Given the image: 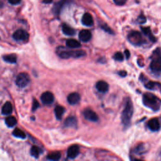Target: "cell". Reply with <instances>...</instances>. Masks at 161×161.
<instances>
[{
  "label": "cell",
  "mask_w": 161,
  "mask_h": 161,
  "mask_svg": "<svg viewBox=\"0 0 161 161\" xmlns=\"http://www.w3.org/2000/svg\"><path fill=\"white\" fill-rule=\"evenodd\" d=\"M133 113V107L132 102L130 99L126 101L124 108L122 111V116H121V120L123 127L126 129L129 127L131 123V120Z\"/></svg>",
  "instance_id": "1"
},
{
  "label": "cell",
  "mask_w": 161,
  "mask_h": 161,
  "mask_svg": "<svg viewBox=\"0 0 161 161\" xmlns=\"http://www.w3.org/2000/svg\"><path fill=\"white\" fill-rule=\"evenodd\" d=\"M143 104L153 111H158L161 107V99L152 93H146L143 95Z\"/></svg>",
  "instance_id": "2"
},
{
  "label": "cell",
  "mask_w": 161,
  "mask_h": 161,
  "mask_svg": "<svg viewBox=\"0 0 161 161\" xmlns=\"http://www.w3.org/2000/svg\"><path fill=\"white\" fill-rule=\"evenodd\" d=\"M57 53L59 56L62 59H69L70 57L80 58L84 57L86 54L83 50H70L64 47H59L57 49Z\"/></svg>",
  "instance_id": "3"
},
{
  "label": "cell",
  "mask_w": 161,
  "mask_h": 161,
  "mask_svg": "<svg viewBox=\"0 0 161 161\" xmlns=\"http://www.w3.org/2000/svg\"><path fill=\"white\" fill-rule=\"evenodd\" d=\"M150 69L154 74H159L161 73V50L157 48L154 50L151 57Z\"/></svg>",
  "instance_id": "4"
},
{
  "label": "cell",
  "mask_w": 161,
  "mask_h": 161,
  "mask_svg": "<svg viewBox=\"0 0 161 161\" xmlns=\"http://www.w3.org/2000/svg\"><path fill=\"white\" fill-rule=\"evenodd\" d=\"M128 41L133 45H143L145 41L142 34L137 31H133L130 33L128 35Z\"/></svg>",
  "instance_id": "5"
},
{
  "label": "cell",
  "mask_w": 161,
  "mask_h": 161,
  "mask_svg": "<svg viewBox=\"0 0 161 161\" xmlns=\"http://www.w3.org/2000/svg\"><path fill=\"white\" fill-rule=\"evenodd\" d=\"M30 77L28 74L22 73L19 74L15 80V83L20 88H24L30 83Z\"/></svg>",
  "instance_id": "6"
},
{
  "label": "cell",
  "mask_w": 161,
  "mask_h": 161,
  "mask_svg": "<svg viewBox=\"0 0 161 161\" xmlns=\"http://www.w3.org/2000/svg\"><path fill=\"white\" fill-rule=\"evenodd\" d=\"M83 116L86 120H87L90 122H96L98 120V116L94 111L91 109L86 108L84 110Z\"/></svg>",
  "instance_id": "7"
},
{
  "label": "cell",
  "mask_w": 161,
  "mask_h": 161,
  "mask_svg": "<svg viewBox=\"0 0 161 161\" xmlns=\"http://www.w3.org/2000/svg\"><path fill=\"white\" fill-rule=\"evenodd\" d=\"M13 37L17 41H26L28 39L29 34L25 30L19 29L13 33Z\"/></svg>",
  "instance_id": "8"
},
{
  "label": "cell",
  "mask_w": 161,
  "mask_h": 161,
  "mask_svg": "<svg viewBox=\"0 0 161 161\" xmlns=\"http://www.w3.org/2000/svg\"><path fill=\"white\" fill-rule=\"evenodd\" d=\"M71 1L72 0H60V1L57 2L56 4H55L52 9V11L54 15H59L60 12H61L62 8L65 6V5L70 3Z\"/></svg>",
  "instance_id": "9"
},
{
  "label": "cell",
  "mask_w": 161,
  "mask_h": 161,
  "mask_svg": "<svg viewBox=\"0 0 161 161\" xmlns=\"http://www.w3.org/2000/svg\"><path fill=\"white\" fill-rule=\"evenodd\" d=\"M79 154V147L77 145H73L70 146L67 149V156L70 159H74L77 157Z\"/></svg>",
  "instance_id": "10"
},
{
  "label": "cell",
  "mask_w": 161,
  "mask_h": 161,
  "mask_svg": "<svg viewBox=\"0 0 161 161\" xmlns=\"http://www.w3.org/2000/svg\"><path fill=\"white\" fill-rule=\"evenodd\" d=\"M40 99H41L42 102L44 104H50L54 102V94L52 93L47 91V92L44 93L42 94L41 97H40Z\"/></svg>",
  "instance_id": "11"
},
{
  "label": "cell",
  "mask_w": 161,
  "mask_h": 161,
  "mask_svg": "<svg viewBox=\"0 0 161 161\" xmlns=\"http://www.w3.org/2000/svg\"><path fill=\"white\" fill-rule=\"evenodd\" d=\"M147 127L152 132H157L160 127L159 120L156 118L150 120L147 123Z\"/></svg>",
  "instance_id": "12"
},
{
  "label": "cell",
  "mask_w": 161,
  "mask_h": 161,
  "mask_svg": "<svg viewBox=\"0 0 161 161\" xmlns=\"http://www.w3.org/2000/svg\"><path fill=\"white\" fill-rule=\"evenodd\" d=\"M92 33L88 30H82L79 33V38L83 42H88L91 39Z\"/></svg>",
  "instance_id": "13"
},
{
  "label": "cell",
  "mask_w": 161,
  "mask_h": 161,
  "mask_svg": "<svg viewBox=\"0 0 161 161\" xmlns=\"http://www.w3.org/2000/svg\"><path fill=\"white\" fill-rule=\"evenodd\" d=\"M64 125L67 128H76L78 126L77 118L74 116H70L65 120Z\"/></svg>",
  "instance_id": "14"
},
{
  "label": "cell",
  "mask_w": 161,
  "mask_h": 161,
  "mask_svg": "<svg viewBox=\"0 0 161 161\" xmlns=\"http://www.w3.org/2000/svg\"><path fill=\"white\" fill-rule=\"evenodd\" d=\"M96 88L100 93H107L109 89V85L108 84L104 81V80H99L97 83L96 84Z\"/></svg>",
  "instance_id": "15"
},
{
  "label": "cell",
  "mask_w": 161,
  "mask_h": 161,
  "mask_svg": "<svg viewBox=\"0 0 161 161\" xmlns=\"http://www.w3.org/2000/svg\"><path fill=\"white\" fill-rule=\"evenodd\" d=\"M80 96L78 93H72L69 94L67 96V102L71 105L78 104L80 102Z\"/></svg>",
  "instance_id": "16"
},
{
  "label": "cell",
  "mask_w": 161,
  "mask_h": 161,
  "mask_svg": "<svg viewBox=\"0 0 161 161\" xmlns=\"http://www.w3.org/2000/svg\"><path fill=\"white\" fill-rule=\"evenodd\" d=\"M82 23L86 27L92 26L94 22L91 15L89 13H84L82 18Z\"/></svg>",
  "instance_id": "17"
},
{
  "label": "cell",
  "mask_w": 161,
  "mask_h": 161,
  "mask_svg": "<svg viewBox=\"0 0 161 161\" xmlns=\"http://www.w3.org/2000/svg\"><path fill=\"white\" fill-rule=\"evenodd\" d=\"M2 114L4 115H9L12 113L13 112V107L12 103L7 102L5 103L2 108Z\"/></svg>",
  "instance_id": "18"
},
{
  "label": "cell",
  "mask_w": 161,
  "mask_h": 161,
  "mask_svg": "<svg viewBox=\"0 0 161 161\" xmlns=\"http://www.w3.org/2000/svg\"><path fill=\"white\" fill-rule=\"evenodd\" d=\"M55 117H56L57 120H61L62 118V116L65 112V108L62 107V106L58 105L55 108L54 110Z\"/></svg>",
  "instance_id": "19"
},
{
  "label": "cell",
  "mask_w": 161,
  "mask_h": 161,
  "mask_svg": "<svg viewBox=\"0 0 161 161\" xmlns=\"http://www.w3.org/2000/svg\"><path fill=\"white\" fill-rule=\"evenodd\" d=\"M66 45L71 49H77L80 47V44L78 40H75V39H68L66 41Z\"/></svg>",
  "instance_id": "20"
},
{
  "label": "cell",
  "mask_w": 161,
  "mask_h": 161,
  "mask_svg": "<svg viewBox=\"0 0 161 161\" xmlns=\"http://www.w3.org/2000/svg\"><path fill=\"white\" fill-rule=\"evenodd\" d=\"M62 32L65 35H67V36H73L75 33L74 29L65 24L62 25Z\"/></svg>",
  "instance_id": "21"
},
{
  "label": "cell",
  "mask_w": 161,
  "mask_h": 161,
  "mask_svg": "<svg viewBox=\"0 0 161 161\" xmlns=\"http://www.w3.org/2000/svg\"><path fill=\"white\" fill-rule=\"evenodd\" d=\"M147 145H146L145 144L142 143L139 144L137 147L135 149V152L136 154L141 155V154H144L146 152H147Z\"/></svg>",
  "instance_id": "22"
},
{
  "label": "cell",
  "mask_w": 161,
  "mask_h": 161,
  "mask_svg": "<svg viewBox=\"0 0 161 161\" xmlns=\"http://www.w3.org/2000/svg\"><path fill=\"white\" fill-rule=\"evenodd\" d=\"M142 32H144V33L145 35H147V36L149 37V38L151 40V41L154 42H156V38L154 36V35L152 34V32H151L150 28H149V27H142Z\"/></svg>",
  "instance_id": "23"
},
{
  "label": "cell",
  "mask_w": 161,
  "mask_h": 161,
  "mask_svg": "<svg viewBox=\"0 0 161 161\" xmlns=\"http://www.w3.org/2000/svg\"><path fill=\"white\" fill-rule=\"evenodd\" d=\"M3 60L5 62L11 63V64H15L17 62V56L16 55L14 54H10V55H7L3 56Z\"/></svg>",
  "instance_id": "24"
},
{
  "label": "cell",
  "mask_w": 161,
  "mask_h": 161,
  "mask_svg": "<svg viewBox=\"0 0 161 161\" xmlns=\"http://www.w3.org/2000/svg\"><path fill=\"white\" fill-rule=\"evenodd\" d=\"M5 123L8 127H13L17 123V119L13 117H8L5 119Z\"/></svg>",
  "instance_id": "25"
},
{
  "label": "cell",
  "mask_w": 161,
  "mask_h": 161,
  "mask_svg": "<svg viewBox=\"0 0 161 161\" xmlns=\"http://www.w3.org/2000/svg\"><path fill=\"white\" fill-rule=\"evenodd\" d=\"M40 153H41V150L35 145L32 146L31 149H30V154L35 158H38Z\"/></svg>",
  "instance_id": "26"
},
{
  "label": "cell",
  "mask_w": 161,
  "mask_h": 161,
  "mask_svg": "<svg viewBox=\"0 0 161 161\" xmlns=\"http://www.w3.org/2000/svg\"><path fill=\"white\" fill-rule=\"evenodd\" d=\"M13 135L14 137L19 139H24L26 138V135H25V133L22 130H20L19 128H15L13 132Z\"/></svg>",
  "instance_id": "27"
},
{
  "label": "cell",
  "mask_w": 161,
  "mask_h": 161,
  "mask_svg": "<svg viewBox=\"0 0 161 161\" xmlns=\"http://www.w3.org/2000/svg\"><path fill=\"white\" fill-rule=\"evenodd\" d=\"M61 157V154L59 152H54L47 155V159L50 160H59Z\"/></svg>",
  "instance_id": "28"
},
{
  "label": "cell",
  "mask_w": 161,
  "mask_h": 161,
  "mask_svg": "<svg viewBox=\"0 0 161 161\" xmlns=\"http://www.w3.org/2000/svg\"><path fill=\"white\" fill-rule=\"evenodd\" d=\"M113 58L115 60H117V61H123L124 56H123V54L122 52H118L114 54Z\"/></svg>",
  "instance_id": "29"
},
{
  "label": "cell",
  "mask_w": 161,
  "mask_h": 161,
  "mask_svg": "<svg viewBox=\"0 0 161 161\" xmlns=\"http://www.w3.org/2000/svg\"><path fill=\"white\" fill-rule=\"evenodd\" d=\"M155 83L152 81H149L147 84H145V87L149 89H155Z\"/></svg>",
  "instance_id": "30"
},
{
  "label": "cell",
  "mask_w": 161,
  "mask_h": 161,
  "mask_svg": "<svg viewBox=\"0 0 161 161\" xmlns=\"http://www.w3.org/2000/svg\"><path fill=\"white\" fill-rule=\"evenodd\" d=\"M102 28L103 30H104L105 32H107V33H110V34H113V30L111 29L108 25H102Z\"/></svg>",
  "instance_id": "31"
},
{
  "label": "cell",
  "mask_w": 161,
  "mask_h": 161,
  "mask_svg": "<svg viewBox=\"0 0 161 161\" xmlns=\"http://www.w3.org/2000/svg\"><path fill=\"white\" fill-rule=\"evenodd\" d=\"M39 103L37 102V100L34 99L33 102V106H32V111L33 112H35L37 110V108H39Z\"/></svg>",
  "instance_id": "32"
},
{
  "label": "cell",
  "mask_w": 161,
  "mask_h": 161,
  "mask_svg": "<svg viewBox=\"0 0 161 161\" xmlns=\"http://www.w3.org/2000/svg\"><path fill=\"white\" fill-rule=\"evenodd\" d=\"M138 22L139 23L141 24L145 23L146 22V18L145 17V16H144V15H140V16H139L138 18Z\"/></svg>",
  "instance_id": "33"
},
{
  "label": "cell",
  "mask_w": 161,
  "mask_h": 161,
  "mask_svg": "<svg viewBox=\"0 0 161 161\" xmlns=\"http://www.w3.org/2000/svg\"><path fill=\"white\" fill-rule=\"evenodd\" d=\"M113 1L116 4L120 5V6H121V5L125 4V3L127 2V0H113Z\"/></svg>",
  "instance_id": "34"
},
{
  "label": "cell",
  "mask_w": 161,
  "mask_h": 161,
  "mask_svg": "<svg viewBox=\"0 0 161 161\" xmlns=\"http://www.w3.org/2000/svg\"><path fill=\"white\" fill-rule=\"evenodd\" d=\"M9 3H10L11 4L13 5H16V4H18L21 2V0H8Z\"/></svg>",
  "instance_id": "35"
},
{
  "label": "cell",
  "mask_w": 161,
  "mask_h": 161,
  "mask_svg": "<svg viewBox=\"0 0 161 161\" xmlns=\"http://www.w3.org/2000/svg\"><path fill=\"white\" fill-rule=\"evenodd\" d=\"M118 74L120 75L121 77H125L126 75H127V73L125 71V70H121L118 73Z\"/></svg>",
  "instance_id": "36"
},
{
  "label": "cell",
  "mask_w": 161,
  "mask_h": 161,
  "mask_svg": "<svg viewBox=\"0 0 161 161\" xmlns=\"http://www.w3.org/2000/svg\"><path fill=\"white\" fill-rule=\"evenodd\" d=\"M125 55L126 56V59H128L130 57V52L128 50H125Z\"/></svg>",
  "instance_id": "37"
},
{
  "label": "cell",
  "mask_w": 161,
  "mask_h": 161,
  "mask_svg": "<svg viewBox=\"0 0 161 161\" xmlns=\"http://www.w3.org/2000/svg\"><path fill=\"white\" fill-rule=\"evenodd\" d=\"M53 0H43V3H45V4H49L50 3L52 2Z\"/></svg>",
  "instance_id": "38"
},
{
  "label": "cell",
  "mask_w": 161,
  "mask_h": 161,
  "mask_svg": "<svg viewBox=\"0 0 161 161\" xmlns=\"http://www.w3.org/2000/svg\"><path fill=\"white\" fill-rule=\"evenodd\" d=\"M3 6V3H1V2H0V8H1Z\"/></svg>",
  "instance_id": "39"
}]
</instances>
